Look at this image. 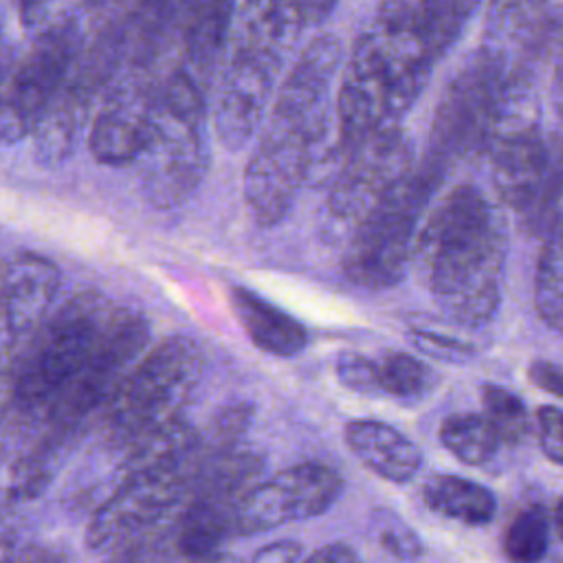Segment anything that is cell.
I'll list each match as a JSON object with an SVG mask.
<instances>
[{
	"instance_id": "4316f807",
	"label": "cell",
	"mask_w": 563,
	"mask_h": 563,
	"mask_svg": "<svg viewBox=\"0 0 563 563\" xmlns=\"http://www.w3.org/2000/svg\"><path fill=\"white\" fill-rule=\"evenodd\" d=\"M374 367L378 396L416 402L438 385V374L409 352H387L380 358H374Z\"/></svg>"
},
{
	"instance_id": "d6986e66",
	"label": "cell",
	"mask_w": 563,
	"mask_h": 563,
	"mask_svg": "<svg viewBox=\"0 0 563 563\" xmlns=\"http://www.w3.org/2000/svg\"><path fill=\"white\" fill-rule=\"evenodd\" d=\"M343 438L356 460L387 482L405 484L413 479L422 466V451L405 433L383 420H350L343 429Z\"/></svg>"
},
{
	"instance_id": "7bdbcfd3",
	"label": "cell",
	"mask_w": 563,
	"mask_h": 563,
	"mask_svg": "<svg viewBox=\"0 0 563 563\" xmlns=\"http://www.w3.org/2000/svg\"><path fill=\"white\" fill-rule=\"evenodd\" d=\"M13 68V62H11V53H0V88L4 86L9 73Z\"/></svg>"
},
{
	"instance_id": "cb8c5ba5",
	"label": "cell",
	"mask_w": 563,
	"mask_h": 563,
	"mask_svg": "<svg viewBox=\"0 0 563 563\" xmlns=\"http://www.w3.org/2000/svg\"><path fill=\"white\" fill-rule=\"evenodd\" d=\"M81 108L84 103L66 88L64 92L59 90V95L44 110L31 132V136L35 139L33 154L40 165H59L70 156Z\"/></svg>"
},
{
	"instance_id": "1f68e13d",
	"label": "cell",
	"mask_w": 563,
	"mask_h": 563,
	"mask_svg": "<svg viewBox=\"0 0 563 563\" xmlns=\"http://www.w3.org/2000/svg\"><path fill=\"white\" fill-rule=\"evenodd\" d=\"M411 343L427 356H433L444 363H466L473 358L475 350L462 339H453L449 334H440L433 330L416 328L411 330Z\"/></svg>"
},
{
	"instance_id": "e575fe53",
	"label": "cell",
	"mask_w": 563,
	"mask_h": 563,
	"mask_svg": "<svg viewBox=\"0 0 563 563\" xmlns=\"http://www.w3.org/2000/svg\"><path fill=\"white\" fill-rule=\"evenodd\" d=\"M383 548L400 559H413L422 552V543L418 541V537L402 523L383 528Z\"/></svg>"
},
{
	"instance_id": "7a4b0ae2",
	"label": "cell",
	"mask_w": 563,
	"mask_h": 563,
	"mask_svg": "<svg viewBox=\"0 0 563 563\" xmlns=\"http://www.w3.org/2000/svg\"><path fill=\"white\" fill-rule=\"evenodd\" d=\"M442 176L444 167L424 156L354 224L341 262L354 286L385 290L405 277L422 213Z\"/></svg>"
},
{
	"instance_id": "74e56055",
	"label": "cell",
	"mask_w": 563,
	"mask_h": 563,
	"mask_svg": "<svg viewBox=\"0 0 563 563\" xmlns=\"http://www.w3.org/2000/svg\"><path fill=\"white\" fill-rule=\"evenodd\" d=\"M308 561H319V563H350V561H358V554L354 548L345 545V543H328L310 554H306Z\"/></svg>"
},
{
	"instance_id": "4fadbf2b",
	"label": "cell",
	"mask_w": 563,
	"mask_h": 563,
	"mask_svg": "<svg viewBox=\"0 0 563 563\" xmlns=\"http://www.w3.org/2000/svg\"><path fill=\"white\" fill-rule=\"evenodd\" d=\"M59 284V268L44 255L24 251L0 264V391L11 389L13 367L53 312Z\"/></svg>"
},
{
	"instance_id": "7402d4cb",
	"label": "cell",
	"mask_w": 563,
	"mask_h": 563,
	"mask_svg": "<svg viewBox=\"0 0 563 563\" xmlns=\"http://www.w3.org/2000/svg\"><path fill=\"white\" fill-rule=\"evenodd\" d=\"M235 0H187L185 9V57L189 75L205 88L216 70L229 35Z\"/></svg>"
},
{
	"instance_id": "52a82bcc",
	"label": "cell",
	"mask_w": 563,
	"mask_h": 563,
	"mask_svg": "<svg viewBox=\"0 0 563 563\" xmlns=\"http://www.w3.org/2000/svg\"><path fill=\"white\" fill-rule=\"evenodd\" d=\"M150 323L139 312L114 308L110 323L81 367L48 402L46 416L55 431L73 433L90 413L106 407L130 369L145 354Z\"/></svg>"
},
{
	"instance_id": "ac0fdd59",
	"label": "cell",
	"mask_w": 563,
	"mask_h": 563,
	"mask_svg": "<svg viewBox=\"0 0 563 563\" xmlns=\"http://www.w3.org/2000/svg\"><path fill=\"white\" fill-rule=\"evenodd\" d=\"M548 11V0H488L482 51L501 66L506 79L534 77L523 68V55Z\"/></svg>"
},
{
	"instance_id": "30bf717a",
	"label": "cell",
	"mask_w": 563,
	"mask_h": 563,
	"mask_svg": "<svg viewBox=\"0 0 563 563\" xmlns=\"http://www.w3.org/2000/svg\"><path fill=\"white\" fill-rule=\"evenodd\" d=\"M152 139L139 158L145 200L156 209H174L189 200L207 174L209 152L200 125L187 123L150 99Z\"/></svg>"
},
{
	"instance_id": "7c38bea8",
	"label": "cell",
	"mask_w": 563,
	"mask_h": 563,
	"mask_svg": "<svg viewBox=\"0 0 563 563\" xmlns=\"http://www.w3.org/2000/svg\"><path fill=\"white\" fill-rule=\"evenodd\" d=\"M343 493L341 475L319 462H301L253 484L235 508V534H260L328 512Z\"/></svg>"
},
{
	"instance_id": "603a6c76",
	"label": "cell",
	"mask_w": 563,
	"mask_h": 563,
	"mask_svg": "<svg viewBox=\"0 0 563 563\" xmlns=\"http://www.w3.org/2000/svg\"><path fill=\"white\" fill-rule=\"evenodd\" d=\"M422 497L433 512L466 526H484L497 510L495 495L486 486L457 475H433L424 484Z\"/></svg>"
},
{
	"instance_id": "b9f144b4",
	"label": "cell",
	"mask_w": 563,
	"mask_h": 563,
	"mask_svg": "<svg viewBox=\"0 0 563 563\" xmlns=\"http://www.w3.org/2000/svg\"><path fill=\"white\" fill-rule=\"evenodd\" d=\"M552 523H554V528H556V532H559V537H561V541H563V495L556 497V501H554V508H552Z\"/></svg>"
},
{
	"instance_id": "277c9868",
	"label": "cell",
	"mask_w": 563,
	"mask_h": 563,
	"mask_svg": "<svg viewBox=\"0 0 563 563\" xmlns=\"http://www.w3.org/2000/svg\"><path fill=\"white\" fill-rule=\"evenodd\" d=\"M189 484L191 471L185 464H158L123 475L90 517L88 548L125 559L147 545L156 548L185 508Z\"/></svg>"
},
{
	"instance_id": "8d00e7d4",
	"label": "cell",
	"mask_w": 563,
	"mask_h": 563,
	"mask_svg": "<svg viewBox=\"0 0 563 563\" xmlns=\"http://www.w3.org/2000/svg\"><path fill=\"white\" fill-rule=\"evenodd\" d=\"M253 559L260 563H288V561L306 559V552L299 541L282 539V541H273V543H266L264 548H260Z\"/></svg>"
},
{
	"instance_id": "ee69618b",
	"label": "cell",
	"mask_w": 563,
	"mask_h": 563,
	"mask_svg": "<svg viewBox=\"0 0 563 563\" xmlns=\"http://www.w3.org/2000/svg\"><path fill=\"white\" fill-rule=\"evenodd\" d=\"M145 2H150V4H163V2H167V0H145Z\"/></svg>"
},
{
	"instance_id": "8fae6325",
	"label": "cell",
	"mask_w": 563,
	"mask_h": 563,
	"mask_svg": "<svg viewBox=\"0 0 563 563\" xmlns=\"http://www.w3.org/2000/svg\"><path fill=\"white\" fill-rule=\"evenodd\" d=\"M312 136L268 119L244 167V202L260 227L279 224L308 183Z\"/></svg>"
},
{
	"instance_id": "9c48e42d",
	"label": "cell",
	"mask_w": 563,
	"mask_h": 563,
	"mask_svg": "<svg viewBox=\"0 0 563 563\" xmlns=\"http://www.w3.org/2000/svg\"><path fill=\"white\" fill-rule=\"evenodd\" d=\"M77 55L79 35L70 24L53 26L37 37L26 59L11 68L0 88V141L15 143L33 132L59 95Z\"/></svg>"
},
{
	"instance_id": "9a60e30c",
	"label": "cell",
	"mask_w": 563,
	"mask_h": 563,
	"mask_svg": "<svg viewBox=\"0 0 563 563\" xmlns=\"http://www.w3.org/2000/svg\"><path fill=\"white\" fill-rule=\"evenodd\" d=\"M279 64V48L251 40L240 42L216 106V134L229 152L242 150L260 128Z\"/></svg>"
},
{
	"instance_id": "836d02e7",
	"label": "cell",
	"mask_w": 563,
	"mask_h": 563,
	"mask_svg": "<svg viewBox=\"0 0 563 563\" xmlns=\"http://www.w3.org/2000/svg\"><path fill=\"white\" fill-rule=\"evenodd\" d=\"M534 424L543 455L554 464H563V409L552 405L539 407Z\"/></svg>"
},
{
	"instance_id": "e0dca14e",
	"label": "cell",
	"mask_w": 563,
	"mask_h": 563,
	"mask_svg": "<svg viewBox=\"0 0 563 563\" xmlns=\"http://www.w3.org/2000/svg\"><path fill=\"white\" fill-rule=\"evenodd\" d=\"M339 62L341 44L334 35L312 40L282 84L271 119L308 132L312 136V145L332 136L336 132V123H332L328 110V92Z\"/></svg>"
},
{
	"instance_id": "d4e9b609",
	"label": "cell",
	"mask_w": 563,
	"mask_h": 563,
	"mask_svg": "<svg viewBox=\"0 0 563 563\" xmlns=\"http://www.w3.org/2000/svg\"><path fill=\"white\" fill-rule=\"evenodd\" d=\"M534 308L543 323L563 334V209L545 233L537 262Z\"/></svg>"
},
{
	"instance_id": "3957f363",
	"label": "cell",
	"mask_w": 563,
	"mask_h": 563,
	"mask_svg": "<svg viewBox=\"0 0 563 563\" xmlns=\"http://www.w3.org/2000/svg\"><path fill=\"white\" fill-rule=\"evenodd\" d=\"M112 314L114 308L95 290L77 292L53 308L13 367V407L26 413L48 407L97 345Z\"/></svg>"
},
{
	"instance_id": "d590c367",
	"label": "cell",
	"mask_w": 563,
	"mask_h": 563,
	"mask_svg": "<svg viewBox=\"0 0 563 563\" xmlns=\"http://www.w3.org/2000/svg\"><path fill=\"white\" fill-rule=\"evenodd\" d=\"M528 378L534 387H539L556 398H563V365L545 361V358L532 361L528 367Z\"/></svg>"
},
{
	"instance_id": "60d3db41",
	"label": "cell",
	"mask_w": 563,
	"mask_h": 563,
	"mask_svg": "<svg viewBox=\"0 0 563 563\" xmlns=\"http://www.w3.org/2000/svg\"><path fill=\"white\" fill-rule=\"evenodd\" d=\"M51 0H20V15L24 26H35L42 20V13Z\"/></svg>"
},
{
	"instance_id": "484cf974",
	"label": "cell",
	"mask_w": 563,
	"mask_h": 563,
	"mask_svg": "<svg viewBox=\"0 0 563 563\" xmlns=\"http://www.w3.org/2000/svg\"><path fill=\"white\" fill-rule=\"evenodd\" d=\"M438 438L451 455L468 466H484L495 457L501 444L497 431L486 420V416L473 411L446 416L440 424Z\"/></svg>"
},
{
	"instance_id": "d6a6232c",
	"label": "cell",
	"mask_w": 563,
	"mask_h": 563,
	"mask_svg": "<svg viewBox=\"0 0 563 563\" xmlns=\"http://www.w3.org/2000/svg\"><path fill=\"white\" fill-rule=\"evenodd\" d=\"M336 376L347 389L369 394V396H378L374 358H367V356L356 354V352H343L336 358Z\"/></svg>"
},
{
	"instance_id": "ba28073f",
	"label": "cell",
	"mask_w": 563,
	"mask_h": 563,
	"mask_svg": "<svg viewBox=\"0 0 563 563\" xmlns=\"http://www.w3.org/2000/svg\"><path fill=\"white\" fill-rule=\"evenodd\" d=\"M504 81L499 64L479 48L435 108L427 158L446 169L453 161L484 154Z\"/></svg>"
},
{
	"instance_id": "ab89813d",
	"label": "cell",
	"mask_w": 563,
	"mask_h": 563,
	"mask_svg": "<svg viewBox=\"0 0 563 563\" xmlns=\"http://www.w3.org/2000/svg\"><path fill=\"white\" fill-rule=\"evenodd\" d=\"M552 68H554V75H552L550 101H552V110H554L556 119L563 123V57Z\"/></svg>"
},
{
	"instance_id": "f1b7e54d",
	"label": "cell",
	"mask_w": 563,
	"mask_h": 563,
	"mask_svg": "<svg viewBox=\"0 0 563 563\" xmlns=\"http://www.w3.org/2000/svg\"><path fill=\"white\" fill-rule=\"evenodd\" d=\"M550 543V517L541 506H528L515 515L504 532V554L510 561L530 563L545 556Z\"/></svg>"
},
{
	"instance_id": "8992f818",
	"label": "cell",
	"mask_w": 563,
	"mask_h": 563,
	"mask_svg": "<svg viewBox=\"0 0 563 563\" xmlns=\"http://www.w3.org/2000/svg\"><path fill=\"white\" fill-rule=\"evenodd\" d=\"M493 185L504 207L515 213L528 235H545L561 213L563 136L539 128L510 132L488 141Z\"/></svg>"
},
{
	"instance_id": "6da1fadb",
	"label": "cell",
	"mask_w": 563,
	"mask_h": 563,
	"mask_svg": "<svg viewBox=\"0 0 563 563\" xmlns=\"http://www.w3.org/2000/svg\"><path fill=\"white\" fill-rule=\"evenodd\" d=\"M508 253L499 205L475 185H457L427 213L411 264L433 306L460 325H482L501 301Z\"/></svg>"
},
{
	"instance_id": "5b68a950",
	"label": "cell",
	"mask_w": 563,
	"mask_h": 563,
	"mask_svg": "<svg viewBox=\"0 0 563 563\" xmlns=\"http://www.w3.org/2000/svg\"><path fill=\"white\" fill-rule=\"evenodd\" d=\"M202 350L183 334L145 352L106 405V440L123 446L180 416L202 376Z\"/></svg>"
},
{
	"instance_id": "83f0119b",
	"label": "cell",
	"mask_w": 563,
	"mask_h": 563,
	"mask_svg": "<svg viewBox=\"0 0 563 563\" xmlns=\"http://www.w3.org/2000/svg\"><path fill=\"white\" fill-rule=\"evenodd\" d=\"M479 0H420L416 7L422 33L435 57L460 37Z\"/></svg>"
},
{
	"instance_id": "f546056e",
	"label": "cell",
	"mask_w": 563,
	"mask_h": 563,
	"mask_svg": "<svg viewBox=\"0 0 563 563\" xmlns=\"http://www.w3.org/2000/svg\"><path fill=\"white\" fill-rule=\"evenodd\" d=\"M482 407L501 444H519L530 433L528 409L515 391L499 385H484Z\"/></svg>"
},
{
	"instance_id": "2e32d148",
	"label": "cell",
	"mask_w": 563,
	"mask_h": 563,
	"mask_svg": "<svg viewBox=\"0 0 563 563\" xmlns=\"http://www.w3.org/2000/svg\"><path fill=\"white\" fill-rule=\"evenodd\" d=\"M367 35L387 75L396 112L402 117L427 86L438 59L422 33L416 7L405 0L383 2Z\"/></svg>"
},
{
	"instance_id": "5bb4252c",
	"label": "cell",
	"mask_w": 563,
	"mask_h": 563,
	"mask_svg": "<svg viewBox=\"0 0 563 563\" xmlns=\"http://www.w3.org/2000/svg\"><path fill=\"white\" fill-rule=\"evenodd\" d=\"M413 165V145L398 125L374 132L345 154L330 180L328 211L354 227Z\"/></svg>"
},
{
	"instance_id": "ffe728a7",
	"label": "cell",
	"mask_w": 563,
	"mask_h": 563,
	"mask_svg": "<svg viewBox=\"0 0 563 563\" xmlns=\"http://www.w3.org/2000/svg\"><path fill=\"white\" fill-rule=\"evenodd\" d=\"M152 139V114L147 106L110 103L95 119L88 147L97 163L125 167L139 163Z\"/></svg>"
},
{
	"instance_id": "4dcf8cb0",
	"label": "cell",
	"mask_w": 563,
	"mask_h": 563,
	"mask_svg": "<svg viewBox=\"0 0 563 563\" xmlns=\"http://www.w3.org/2000/svg\"><path fill=\"white\" fill-rule=\"evenodd\" d=\"M563 57V7H550L543 22L534 31L526 55L523 68L534 75L539 66H554Z\"/></svg>"
},
{
	"instance_id": "f35d334b",
	"label": "cell",
	"mask_w": 563,
	"mask_h": 563,
	"mask_svg": "<svg viewBox=\"0 0 563 563\" xmlns=\"http://www.w3.org/2000/svg\"><path fill=\"white\" fill-rule=\"evenodd\" d=\"M303 24H319L328 18L336 0H297Z\"/></svg>"
},
{
	"instance_id": "44dd1931",
	"label": "cell",
	"mask_w": 563,
	"mask_h": 563,
	"mask_svg": "<svg viewBox=\"0 0 563 563\" xmlns=\"http://www.w3.org/2000/svg\"><path fill=\"white\" fill-rule=\"evenodd\" d=\"M231 308L251 343L266 354L290 358L308 345L303 323L244 286L231 288Z\"/></svg>"
}]
</instances>
